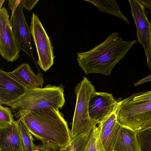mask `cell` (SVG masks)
Here are the masks:
<instances>
[{
	"mask_svg": "<svg viewBox=\"0 0 151 151\" xmlns=\"http://www.w3.org/2000/svg\"><path fill=\"white\" fill-rule=\"evenodd\" d=\"M8 6L11 11L10 18L14 36L21 50L35 62L32 45L31 32L26 22L22 0H9Z\"/></svg>",
	"mask_w": 151,
	"mask_h": 151,
	"instance_id": "cell-6",
	"label": "cell"
},
{
	"mask_svg": "<svg viewBox=\"0 0 151 151\" xmlns=\"http://www.w3.org/2000/svg\"><path fill=\"white\" fill-rule=\"evenodd\" d=\"M64 86L47 84L43 88H26L16 99L4 105L17 112L35 111L47 108L61 109L65 103Z\"/></svg>",
	"mask_w": 151,
	"mask_h": 151,
	"instance_id": "cell-3",
	"label": "cell"
},
{
	"mask_svg": "<svg viewBox=\"0 0 151 151\" xmlns=\"http://www.w3.org/2000/svg\"><path fill=\"white\" fill-rule=\"evenodd\" d=\"M38 1V0H22V3L23 8L29 11H31L35 6Z\"/></svg>",
	"mask_w": 151,
	"mask_h": 151,
	"instance_id": "cell-25",
	"label": "cell"
},
{
	"mask_svg": "<svg viewBox=\"0 0 151 151\" xmlns=\"http://www.w3.org/2000/svg\"><path fill=\"white\" fill-rule=\"evenodd\" d=\"M121 124L118 122L101 133L100 138L106 151H113Z\"/></svg>",
	"mask_w": 151,
	"mask_h": 151,
	"instance_id": "cell-16",
	"label": "cell"
},
{
	"mask_svg": "<svg viewBox=\"0 0 151 151\" xmlns=\"http://www.w3.org/2000/svg\"><path fill=\"white\" fill-rule=\"evenodd\" d=\"M12 109L0 104V129L11 125L14 122Z\"/></svg>",
	"mask_w": 151,
	"mask_h": 151,
	"instance_id": "cell-21",
	"label": "cell"
},
{
	"mask_svg": "<svg viewBox=\"0 0 151 151\" xmlns=\"http://www.w3.org/2000/svg\"><path fill=\"white\" fill-rule=\"evenodd\" d=\"M118 102L111 93L97 92L91 93L89 100L88 112L90 118L99 124L116 110Z\"/></svg>",
	"mask_w": 151,
	"mask_h": 151,
	"instance_id": "cell-9",
	"label": "cell"
},
{
	"mask_svg": "<svg viewBox=\"0 0 151 151\" xmlns=\"http://www.w3.org/2000/svg\"><path fill=\"white\" fill-rule=\"evenodd\" d=\"M5 1L4 0H0V9H1L2 7V5Z\"/></svg>",
	"mask_w": 151,
	"mask_h": 151,
	"instance_id": "cell-28",
	"label": "cell"
},
{
	"mask_svg": "<svg viewBox=\"0 0 151 151\" xmlns=\"http://www.w3.org/2000/svg\"><path fill=\"white\" fill-rule=\"evenodd\" d=\"M58 109L47 108L35 111L21 110L15 116L42 143L62 149L72 140L70 131Z\"/></svg>",
	"mask_w": 151,
	"mask_h": 151,
	"instance_id": "cell-1",
	"label": "cell"
},
{
	"mask_svg": "<svg viewBox=\"0 0 151 151\" xmlns=\"http://www.w3.org/2000/svg\"><path fill=\"white\" fill-rule=\"evenodd\" d=\"M128 2L136 26L137 37L143 48L147 65L151 71V23L145 14L144 6L137 0H129Z\"/></svg>",
	"mask_w": 151,
	"mask_h": 151,
	"instance_id": "cell-7",
	"label": "cell"
},
{
	"mask_svg": "<svg viewBox=\"0 0 151 151\" xmlns=\"http://www.w3.org/2000/svg\"><path fill=\"white\" fill-rule=\"evenodd\" d=\"M29 28L38 54L37 63L46 72L53 64L55 56L53 47L38 17L34 13H32Z\"/></svg>",
	"mask_w": 151,
	"mask_h": 151,
	"instance_id": "cell-5",
	"label": "cell"
},
{
	"mask_svg": "<svg viewBox=\"0 0 151 151\" xmlns=\"http://www.w3.org/2000/svg\"><path fill=\"white\" fill-rule=\"evenodd\" d=\"M137 0L144 6L147 8L149 10L150 13H151V0Z\"/></svg>",
	"mask_w": 151,
	"mask_h": 151,
	"instance_id": "cell-27",
	"label": "cell"
},
{
	"mask_svg": "<svg viewBox=\"0 0 151 151\" xmlns=\"http://www.w3.org/2000/svg\"><path fill=\"white\" fill-rule=\"evenodd\" d=\"M17 121L25 151H33L35 145L32 134L21 120L17 119Z\"/></svg>",
	"mask_w": 151,
	"mask_h": 151,
	"instance_id": "cell-18",
	"label": "cell"
},
{
	"mask_svg": "<svg viewBox=\"0 0 151 151\" xmlns=\"http://www.w3.org/2000/svg\"><path fill=\"white\" fill-rule=\"evenodd\" d=\"M137 42L136 40H124L117 32L111 33L92 49L78 53V65L86 75L96 73L108 76Z\"/></svg>",
	"mask_w": 151,
	"mask_h": 151,
	"instance_id": "cell-2",
	"label": "cell"
},
{
	"mask_svg": "<svg viewBox=\"0 0 151 151\" xmlns=\"http://www.w3.org/2000/svg\"><path fill=\"white\" fill-rule=\"evenodd\" d=\"M132 100L136 102L151 101V91H147L142 94L136 96Z\"/></svg>",
	"mask_w": 151,
	"mask_h": 151,
	"instance_id": "cell-24",
	"label": "cell"
},
{
	"mask_svg": "<svg viewBox=\"0 0 151 151\" xmlns=\"http://www.w3.org/2000/svg\"><path fill=\"white\" fill-rule=\"evenodd\" d=\"M118 122L115 110L109 117L99 124L98 127L100 133L114 126Z\"/></svg>",
	"mask_w": 151,
	"mask_h": 151,
	"instance_id": "cell-22",
	"label": "cell"
},
{
	"mask_svg": "<svg viewBox=\"0 0 151 151\" xmlns=\"http://www.w3.org/2000/svg\"><path fill=\"white\" fill-rule=\"evenodd\" d=\"M150 81H151V74L134 83V86L136 87L138 85H142L145 83Z\"/></svg>",
	"mask_w": 151,
	"mask_h": 151,
	"instance_id": "cell-26",
	"label": "cell"
},
{
	"mask_svg": "<svg viewBox=\"0 0 151 151\" xmlns=\"http://www.w3.org/2000/svg\"><path fill=\"white\" fill-rule=\"evenodd\" d=\"M114 150L141 151L137 132L121 125Z\"/></svg>",
	"mask_w": 151,
	"mask_h": 151,
	"instance_id": "cell-13",
	"label": "cell"
},
{
	"mask_svg": "<svg viewBox=\"0 0 151 151\" xmlns=\"http://www.w3.org/2000/svg\"><path fill=\"white\" fill-rule=\"evenodd\" d=\"M125 126L137 131L151 127V111L134 116L126 120Z\"/></svg>",
	"mask_w": 151,
	"mask_h": 151,
	"instance_id": "cell-15",
	"label": "cell"
},
{
	"mask_svg": "<svg viewBox=\"0 0 151 151\" xmlns=\"http://www.w3.org/2000/svg\"><path fill=\"white\" fill-rule=\"evenodd\" d=\"M6 73L26 88H42L44 80L41 73L35 74L27 63H23L12 71Z\"/></svg>",
	"mask_w": 151,
	"mask_h": 151,
	"instance_id": "cell-10",
	"label": "cell"
},
{
	"mask_svg": "<svg viewBox=\"0 0 151 151\" xmlns=\"http://www.w3.org/2000/svg\"><path fill=\"white\" fill-rule=\"evenodd\" d=\"M25 89L9 76L6 72L0 69V104H4L18 98Z\"/></svg>",
	"mask_w": 151,
	"mask_h": 151,
	"instance_id": "cell-12",
	"label": "cell"
},
{
	"mask_svg": "<svg viewBox=\"0 0 151 151\" xmlns=\"http://www.w3.org/2000/svg\"><path fill=\"white\" fill-rule=\"evenodd\" d=\"M20 50L8 11L2 7L0 9V54L8 62H13L19 58Z\"/></svg>",
	"mask_w": 151,
	"mask_h": 151,
	"instance_id": "cell-8",
	"label": "cell"
},
{
	"mask_svg": "<svg viewBox=\"0 0 151 151\" xmlns=\"http://www.w3.org/2000/svg\"><path fill=\"white\" fill-rule=\"evenodd\" d=\"M90 134L82 133L78 135L60 151H82Z\"/></svg>",
	"mask_w": 151,
	"mask_h": 151,
	"instance_id": "cell-19",
	"label": "cell"
},
{
	"mask_svg": "<svg viewBox=\"0 0 151 151\" xmlns=\"http://www.w3.org/2000/svg\"><path fill=\"white\" fill-rule=\"evenodd\" d=\"M98 127L95 126L82 151H106L100 138Z\"/></svg>",
	"mask_w": 151,
	"mask_h": 151,
	"instance_id": "cell-17",
	"label": "cell"
},
{
	"mask_svg": "<svg viewBox=\"0 0 151 151\" xmlns=\"http://www.w3.org/2000/svg\"><path fill=\"white\" fill-rule=\"evenodd\" d=\"M113 151H115V150H114Z\"/></svg>",
	"mask_w": 151,
	"mask_h": 151,
	"instance_id": "cell-29",
	"label": "cell"
},
{
	"mask_svg": "<svg viewBox=\"0 0 151 151\" xmlns=\"http://www.w3.org/2000/svg\"><path fill=\"white\" fill-rule=\"evenodd\" d=\"M61 149L42 143L38 145H35L33 151H60Z\"/></svg>",
	"mask_w": 151,
	"mask_h": 151,
	"instance_id": "cell-23",
	"label": "cell"
},
{
	"mask_svg": "<svg viewBox=\"0 0 151 151\" xmlns=\"http://www.w3.org/2000/svg\"><path fill=\"white\" fill-rule=\"evenodd\" d=\"M141 151H151V127L137 132Z\"/></svg>",
	"mask_w": 151,
	"mask_h": 151,
	"instance_id": "cell-20",
	"label": "cell"
},
{
	"mask_svg": "<svg viewBox=\"0 0 151 151\" xmlns=\"http://www.w3.org/2000/svg\"><path fill=\"white\" fill-rule=\"evenodd\" d=\"M76 96V104L72 129V139L82 133L90 134L97 123L90 118L88 104L91 93L95 91L91 82L86 77L75 87Z\"/></svg>",
	"mask_w": 151,
	"mask_h": 151,
	"instance_id": "cell-4",
	"label": "cell"
},
{
	"mask_svg": "<svg viewBox=\"0 0 151 151\" xmlns=\"http://www.w3.org/2000/svg\"><path fill=\"white\" fill-rule=\"evenodd\" d=\"M93 4L96 7L99 12H101L115 16L121 19L126 23L130 22L121 11L116 0H83Z\"/></svg>",
	"mask_w": 151,
	"mask_h": 151,
	"instance_id": "cell-14",
	"label": "cell"
},
{
	"mask_svg": "<svg viewBox=\"0 0 151 151\" xmlns=\"http://www.w3.org/2000/svg\"><path fill=\"white\" fill-rule=\"evenodd\" d=\"M0 151H25L17 120L0 129Z\"/></svg>",
	"mask_w": 151,
	"mask_h": 151,
	"instance_id": "cell-11",
	"label": "cell"
}]
</instances>
